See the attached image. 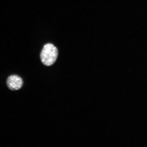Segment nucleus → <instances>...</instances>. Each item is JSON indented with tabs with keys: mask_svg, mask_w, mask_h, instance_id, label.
I'll list each match as a JSON object with an SVG mask.
<instances>
[{
	"mask_svg": "<svg viewBox=\"0 0 147 147\" xmlns=\"http://www.w3.org/2000/svg\"><path fill=\"white\" fill-rule=\"evenodd\" d=\"M58 56L57 49L51 43L44 46L40 54V58L42 63L46 66H51L54 64Z\"/></svg>",
	"mask_w": 147,
	"mask_h": 147,
	"instance_id": "obj_1",
	"label": "nucleus"
},
{
	"mask_svg": "<svg viewBox=\"0 0 147 147\" xmlns=\"http://www.w3.org/2000/svg\"><path fill=\"white\" fill-rule=\"evenodd\" d=\"M8 87L11 90H17L22 87L23 84L22 79L16 75H12L9 76L7 81Z\"/></svg>",
	"mask_w": 147,
	"mask_h": 147,
	"instance_id": "obj_2",
	"label": "nucleus"
}]
</instances>
